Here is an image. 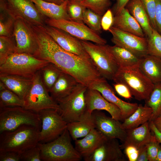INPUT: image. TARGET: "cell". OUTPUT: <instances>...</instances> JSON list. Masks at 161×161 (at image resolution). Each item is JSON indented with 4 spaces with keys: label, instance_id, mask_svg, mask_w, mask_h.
I'll use <instances>...</instances> for the list:
<instances>
[{
    "label": "cell",
    "instance_id": "6da1fadb",
    "mask_svg": "<svg viewBox=\"0 0 161 161\" xmlns=\"http://www.w3.org/2000/svg\"><path fill=\"white\" fill-rule=\"evenodd\" d=\"M35 35L38 49L34 56L47 61L63 71L74 77L80 83L88 87L103 77L90 58L83 57L67 52L54 41L44 28L38 30Z\"/></svg>",
    "mask_w": 161,
    "mask_h": 161
},
{
    "label": "cell",
    "instance_id": "7a4b0ae2",
    "mask_svg": "<svg viewBox=\"0 0 161 161\" xmlns=\"http://www.w3.org/2000/svg\"><path fill=\"white\" fill-rule=\"evenodd\" d=\"M40 131L35 127L25 125L0 133V151H12L21 154L37 145Z\"/></svg>",
    "mask_w": 161,
    "mask_h": 161
},
{
    "label": "cell",
    "instance_id": "3957f363",
    "mask_svg": "<svg viewBox=\"0 0 161 161\" xmlns=\"http://www.w3.org/2000/svg\"><path fill=\"white\" fill-rule=\"evenodd\" d=\"M66 129L58 137L50 142L38 143L43 161H79L82 157L72 145Z\"/></svg>",
    "mask_w": 161,
    "mask_h": 161
},
{
    "label": "cell",
    "instance_id": "277c9868",
    "mask_svg": "<svg viewBox=\"0 0 161 161\" xmlns=\"http://www.w3.org/2000/svg\"><path fill=\"white\" fill-rule=\"evenodd\" d=\"M115 83L126 86L135 99L147 100L153 89L154 84L141 72L139 66L119 69L112 80Z\"/></svg>",
    "mask_w": 161,
    "mask_h": 161
},
{
    "label": "cell",
    "instance_id": "5b68a950",
    "mask_svg": "<svg viewBox=\"0 0 161 161\" xmlns=\"http://www.w3.org/2000/svg\"><path fill=\"white\" fill-rule=\"evenodd\" d=\"M49 62L23 53H15L0 65V73L32 78L36 72Z\"/></svg>",
    "mask_w": 161,
    "mask_h": 161
},
{
    "label": "cell",
    "instance_id": "8992f818",
    "mask_svg": "<svg viewBox=\"0 0 161 161\" xmlns=\"http://www.w3.org/2000/svg\"><path fill=\"white\" fill-rule=\"evenodd\" d=\"M88 87L78 83L69 95L58 102V112L67 123L80 120L88 112L86 101Z\"/></svg>",
    "mask_w": 161,
    "mask_h": 161
},
{
    "label": "cell",
    "instance_id": "52a82bcc",
    "mask_svg": "<svg viewBox=\"0 0 161 161\" xmlns=\"http://www.w3.org/2000/svg\"><path fill=\"white\" fill-rule=\"evenodd\" d=\"M25 125L40 131L41 122L38 114L21 106L0 108V133Z\"/></svg>",
    "mask_w": 161,
    "mask_h": 161
},
{
    "label": "cell",
    "instance_id": "ba28073f",
    "mask_svg": "<svg viewBox=\"0 0 161 161\" xmlns=\"http://www.w3.org/2000/svg\"><path fill=\"white\" fill-rule=\"evenodd\" d=\"M80 41L101 76L106 79L112 80L119 68L108 45L94 44L86 41Z\"/></svg>",
    "mask_w": 161,
    "mask_h": 161
},
{
    "label": "cell",
    "instance_id": "9c48e42d",
    "mask_svg": "<svg viewBox=\"0 0 161 161\" xmlns=\"http://www.w3.org/2000/svg\"><path fill=\"white\" fill-rule=\"evenodd\" d=\"M24 108L38 113L46 109L58 110V103L50 96L43 83L40 70L33 78L31 86L24 99Z\"/></svg>",
    "mask_w": 161,
    "mask_h": 161
},
{
    "label": "cell",
    "instance_id": "30bf717a",
    "mask_svg": "<svg viewBox=\"0 0 161 161\" xmlns=\"http://www.w3.org/2000/svg\"><path fill=\"white\" fill-rule=\"evenodd\" d=\"M41 122L39 143H47L56 139L67 129V123L58 110L48 109L38 113Z\"/></svg>",
    "mask_w": 161,
    "mask_h": 161
},
{
    "label": "cell",
    "instance_id": "8fae6325",
    "mask_svg": "<svg viewBox=\"0 0 161 161\" xmlns=\"http://www.w3.org/2000/svg\"><path fill=\"white\" fill-rule=\"evenodd\" d=\"M45 24L61 29L80 40L92 42L97 44L105 45L107 41L98 33L84 23L65 19H54L46 18Z\"/></svg>",
    "mask_w": 161,
    "mask_h": 161
},
{
    "label": "cell",
    "instance_id": "7c38bea8",
    "mask_svg": "<svg viewBox=\"0 0 161 161\" xmlns=\"http://www.w3.org/2000/svg\"><path fill=\"white\" fill-rule=\"evenodd\" d=\"M108 31L112 35L111 41L114 45L128 50L140 58L148 55L146 37H140L113 27Z\"/></svg>",
    "mask_w": 161,
    "mask_h": 161
},
{
    "label": "cell",
    "instance_id": "4fadbf2b",
    "mask_svg": "<svg viewBox=\"0 0 161 161\" xmlns=\"http://www.w3.org/2000/svg\"><path fill=\"white\" fill-rule=\"evenodd\" d=\"M13 36L16 42V52L34 56L38 46L31 25L21 18H17L14 23Z\"/></svg>",
    "mask_w": 161,
    "mask_h": 161
},
{
    "label": "cell",
    "instance_id": "5bb4252c",
    "mask_svg": "<svg viewBox=\"0 0 161 161\" xmlns=\"http://www.w3.org/2000/svg\"><path fill=\"white\" fill-rule=\"evenodd\" d=\"M8 9L16 18H21L31 25H45L46 18L38 10L30 0H7Z\"/></svg>",
    "mask_w": 161,
    "mask_h": 161
},
{
    "label": "cell",
    "instance_id": "9a60e30c",
    "mask_svg": "<svg viewBox=\"0 0 161 161\" xmlns=\"http://www.w3.org/2000/svg\"><path fill=\"white\" fill-rule=\"evenodd\" d=\"M95 128L107 138H116L122 142L124 140L126 130L123 129L120 121L107 116L100 110L92 113Z\"/></svg>",
    "mask_w": 161,
    "mask_h": 161
},
{
    "label": "cell",
    "instance_id": "2e32d148",
    "mask_svg": "<svg viewBox=\"0 0 161 161\" xmlns=\"http://www.w3.org/2000/svg\"><path fill=\"white\" fill-rule=\"evenodd\" d=\"M118 139L106 138L88 156L85 161H126Z\"/></svg>",
    "mask_w": 161,
    "mask_h": 161
},
{
    "label": "cell",
    "instance_id": "e0dca14e",
    "mask_svg": "<svg viewBox=\"0 0 161 161\" xmlns=\"http://www.w3.org/2000/svg\"><path fill=\"white\" fill-rule=\"evenodd\" d=\"M43 26L47 33L64 49L83 57L90 58L80 40L59 28L46 24Z\"/></svg>",
    "mask_w": 161,
    "mask_h": 161
},
{
    "label": "cell",
    "instance_id": "ac0fdd59",
    "mask_svg": "<svg viewBox=\"0 0 161 161\" xmlns=\"http://www.w3.org/2000/svg\"><path fill=\"white\" fill-rule=\"evenodd\" d=\"M89 87L98 90L106 100L120 109L122 122L131 115L138 107L137 103L127 102L118 97L114 89L105 78L94 83Z\"/></svg>",
    "mask_w": 161,
    "mask_h": 161
},
{
    "label": "cell",
    "instance_id": "d6986e66",
    "mask_svg": "<svg viewBox=\"0 0 161 161\" xmlns=\"http://www.w3.org/2000/svg\"><path fill=\"white\" fill-rule=\"evenodd\" d=\"M87 112L90 113L95 110H105L113 118L122 122L120 109L106 100L98 90L88 87L86 95Z\"/></svg>",
    "mask_w": 161,
    "mask_h": 161
},
{
    "label": "cell",
    "instance_id": "ffe728a7",
    "mask_svg": "<svg viewBox=\"0 0 161 161\" xmlns=\"http://www.w3.org/2000/svg\"><path fill=\"white\" fill-rule=\"evenodd\" d=\"M126 136L120 146L122 150L129 146L138 149L150 141L154 135L152 133L149 121L137 127L126 130Z\"/></svg>",
    "mask_w": 161,
    "mask_h": 161
},
{
    "label": "cell",
    "instance_id": "44dd1931",
    "mask_svg": "<svg viewBox=\"0 0 161 161\" xmlns=\"http://www.w3.org/2000/svg\"><path fill=\"white\" fill-rule=\"evenodd\" d=\"M112 27L140 37H145L140 26L125 7L114 15Z\"/></svg>",
    "mask_w": 161,
    "mask_h": 161
},
{
    "label": "cell",
    "instance_id": "7402d4cb",
    "mask_svg": "<svg viewBox=\"0 0 161 161\" xmlns=\"http://www.w3.org/2000/svg\"><path fill=\"white\" fill-rule=\"evenodd\" d=\"M78 83L74 77L62 71L49 91V93L58 103L69 95Z\"/></svg>",
    "mask_w": 161,
    "mask_h": 161
},
{
    "label": "cell",
    "instance_id": "603a6c76",
    "mask_svg": "<svg viewBox=\"0 0 161 161\" xmlns=\"http://www.w3.org/2000/svg\"><path fill=\"white\" fill-rule=\"evenodd\" d=\"M106 138L94 128L85 137L75 141V147L84 159L89 155Z\"/></svg>",
    "mask_w": 161,
    "mask_h": 161
},
{
    "label": "cell",
    "instance_id": "cb8c5ba5",
    "mask_svg": "<svg viewBox=\"0 0 161 161\" xmlns=\"http://www.w3.org/2000/svg\"><path fill=\"white\" fill-rule=\"evenodd\" d=\"M35 4L39 11L46 18L71 20L67 10V1L57 4L42 0H30Z\"/></svg>",
    "mask_w": 161,
    "mask_h": 161
},
{
    "label": "cell",
    "instance_id": "d4e9b609",
    "mask_svg": "<svg viewBox=\"0 0 161 161\" xmlns=\"http://www.w3.org/2000/svg\"><path fill=\"white\" fill-rule=\"evenodd\" d=\"M32 78L0 73V80L6 88L24 100L32 82Z\"/></svg>",
    "mask_w": 161,
    "mask_h": 161
},
{
    "label": "cell",
    "instance_id": "484cf974",
    "mask_svg": "<svg viewBox=\"0 0 161 161\" xmlns=\"http://www.w3.org/2000/svg\"><path fill=\"white\" fill-rule=\"evenodd\" d=\"M142 28L147 38L152 33V28L147 13L140 0H130L125 6Z\"/></svg>",
    "mask_w": 161,
    "mask_h": 161
},
{
    "label": "cell",
    "instance_id": "4316f807",
    "mask_svg": "<svg viewBox=\"0 0 161 161\" xmlns=\"http://www.w3.org/2000/svg\"><path fill=\"white\" fill-rule=\"evenodd\" d=\"M139 68L154 84L161 82V59L150 55L143 58Z\"/></svg>",
    "mask_w": 161,
    "mask_h": 161
},
{
    "label": "cell",
    "instance_id": "83f0119b",
    "mask_svg": "<svg viewBox=\"0 0 161 161\" xmlns=\"http://www.w3.org/2000/svg\"><path fill=\"white\" fill-rule=\"evenodd\" d=\"M108 47L119 68L139 66L142 58L138 57L123 48L116 45H108Z\"/></svg>",
    "mask_w": 161,
    "mask_h": 161
},
{
    "label": "cell",
    "instance_id": "f1b7e54d",
    "mask_svg": "<svg viewBox=\"0 0 161 161\" xmlns=\"http://www.w3.org/2000/svg\"><path fill=\"white\" fill-rule=\"evenodd\" d=\"M94 128L95 124L92 113L89 112L80 120L67 124V129L74 141L85 137Z\"/></svg>",
    "mask_w": 161,
    "mask_h": 161
},
{
    "label": "cell",
    "instance_id": "f546056e",
    "mask_svg": "<svg viewBox=\"0 0 161 161\" xmlns=\"http://www.w3.org/2000/svg\"><path fill=\"white\" fill-rule=\"evenodd\" d=\"M152 112V109L145 103L144 106L139 104L135 112L121 123L122 128L126 130L136 128L150 121Z\"/></svg>",
    "mask_w": 161,
    "mask_h": 161
},
{
    "label": "cell",
    "instance_id": "4dcf8cb0",
    "mask_svg": "<svg viewBox=\"0 0 161 161\" xmlns=\"http://www.w3.org/2000/svg\"><path fill=\"white\" fill-rule=\"evenodd\" d=\"M16 18L8 9L7 0H0V36H13Z\"/></svg>",
    "mask_w": 161,
    "mask_h": 161
},
{
    "label": "cell",
    "instance_id": "1f68e13d",
    "mask_svg": "<svg viewBox=\"0 0 161 161\" xmlns=\"http://www.w3.org/2000/svg\"><path fill=\"white\" fill-rule=\"evenodd\" d=\"M40 71L44 85L49 92L62 71L50 62L41 68Z\"/></svg>",
    "mask_w": 161,
    "mask_h": 161
},
{
    "label": "cell",
    "instance_id": "d6a6232c",
    "mask_svg": "<svg viewBox=\"0 0 161 161\" xmlns=\"http://www.w3.org/2000/svg\"><path fill=\"white\" fill-rule=\"evenodd\" d=\"M145 101V104L153 110L150 121H153L161 114V82L154 84L150 95Z\"/></svg>",
    "mask_w": 161,
    "mask_h": 161
},
{
    "label": "cell",
    "instance_id": "836d02e7",
    "mask_svg": "<svg viewBox=\"0 0 161 161\" xmlns=\"http://www.w3.org/2000/svg\"><path fill=\"white\" fill-rule=\"evenodd\" d=\"M14 106L24 107V100L7 88L0 90V108Z\"/></svg>",
    "mask_w": 161,
    "mask_h": 161
},
{
    "label": "cell",
    "instance_id": "e575fe53",
    "mask_svg": "<svg viewBox=\"0 0 161 161\" xmlns=\"http://www.w3.org/2000/svg\"><path fill=\"white\" fill-rule=\"evenodd\" d=\"M16 52V44L14 37L0 36V65L10 55Z\"/></svg>",
    "mask_w": 161,
    "mask_h": 161
},
{
    "label": "cell",
    "instance_id": "d590c367",
    "mask_svg": "<svg viewBox=\"0 0 161 161\" xmlns=\"http://www.w3.org/2000/svg\"><path fill=\"white\" fill-rule=\"evenodd\" d=\"M101 18V16L89 9L86 8L83 10V20L84 23L97 33L100 32L102 28Z\"/></svg>",
    "mask_w": 161,
    "mask_h": 161
},
{
    "label": "cell",
    "instance_id": "8d00e7d4",
    "mask_svg": "<svg viewBox=\"0 0 161 161\" xmlns=\"http://www.w3.org/2000/svg\"><path fill=\"white\" fill-rule=\"evenodd\" d=\"M147 38L148 55L161 59V35L153 29L151 35Z\"/></svg>",
    "mask_w": 161,
    "mask_h": 161
},
{
    "label": "cell",
    "instance_id": "74e56055",
    "mask_svg": "<svg viewBox=\"0 0 161 161\" xmlns=\"http://www.w3.org/2000/svg\"><path fill=\"white\" fill-rule=\"evenodd\" d=\"M85 8L80 2L70 1H67V12L71 21L84 23L83 13Z\"/></svg>",
    "mask_w": 161,
    "mask_h": 161
},
{
    "label": "cell",
    "instance_id": "f35d334b",
    "mask_svg": "<svg viewBox=\"0 0 161 161\" xmlns=\"http://www.w3.org/2000/svg\"><path fill=\"white\" fill-rule=\"evenodd\" d=\"M80 3L86 8L102 16L108 9L110 1V0H84Z\"/></svg>",
    "mask_w": 161,
    "mask_h": 161
},
{
    "label": "cell",
    "instance_id": "ab89813d",
    "mask_svg": "<svg viewBox=\"0 0 161 161\" xmlns=\"http://www.w3.org/2000/svg\"><path fill=\"white\" fill-rule=\"evenodd\" d=\"M149 17L152 28L156 30L155 16L156 7V0H140Z\"/></svg>",
    "mask_w": 161,
    "mask_h": 161
},
{
    "label": "cell",
    "instance_id": "60d3db41",
    "mask_svg": "<svg viewBox=\"0 0 161 161\" xmlns=\"http://www.w3.org/2000/svg\"><path fill=\"white\" fill-rule=\"evenodd\" d=\"M21 160L23 161H42L40 150L37 145L21 153Z\"/></svg>",
    "mask_w": 161,
    "mask_h": 161
},
{
    "label": "cell",
    "instance_id": "b9f144b4",
    "mask_svg": "<svg viewBox=\"0 0 161 161\" xmlns=\"http://www.w3.org/2000/svg\"><path fill=\"white\" fill-rule=\"evenodd\" d=\"M160 144L154 135L151 140L146 144L149 161H156Z\"/></svg>",
    "mask_w": 161,
    "mask_h": 161
},
{
    "label": "cell",
    "instance_id": "7bdbcfd3",
    "mask_svg": "<svg viewBox=\"0 0 161 161\" xmlns=\"http://www.w3.org/2000/svg\"><path fill=\"white\" fill-rule=\"evenodd\" d=\"M114 16L112 11L108 9L103 16L101 20V27L105 31H108L112 26Z\"/></svg>",
    "mask_w": 161,
    "mask_h": 161
},
{
    "label": "cell",
    "instance_id": "ee69618b",
    "mask_svg": "<svg viewBox=\"0 0 161 161\" xmlns=\"http://www.w3.org/2000/svg\"><path fill=\"white\" fill-rule=\"evenodd\" d=\"M114 89L116 92L120 96L128 100L131 99L132 95L128 88L125 85L115 83L113 84Z\"/></svg>",
    "mask_w": 161,
    "mask_h": 161
},
{
    "label": "cell",
    "instance_id": "f6af8a7d",
    "mask_svg": "<svg viewBox=\"0 0 161 161\" xmlns=\"http://www.w3.org/2000/svg\"><path fill=\"white\" fill-rule=\"evenodd\" d=\"M21 154L12 151H0V161H19Z\"/></svg>",
    "mask_w": 161,
    "mask_h": 161
},
{
    "label": "cell",
    "instance_id": "bcb514c9",
    "mask_svg": "<svg viewBox=\"0 0 161 161\" xmlns=\"http://www.w3.org/2000/svg\"><path fill=\"white\" fill-rule=\"evenodd\" d=\"M124 150V153L129 161H137L139 154L137 148L133 146H129Z\"/></svg>",
    "mask_w": 161,
    "mask_h": 161
},
{
    "label": "cell",
    "instance_id": "7dc6e473",
    "mask_svg": "<svg viewBox=\"0 0 161 161\" xmlns=\"http://www.w3.org/2000/svg\"><path fill=\"white\" fill-rule=\"evenodd\" d=\"M156 2L155 16L156 30L161 35V0H156Z\"/></svg>",
    "mask_w": 161,
    "mask_h": 161
},
{
    "label": "cell",
    "instance_id": "c3c4849f",
    "mask_svg": "<svg viewBox=\"0 0 161 161\" xmlns=\"http://www.w3.org/2000/svg\"><path fill=\"white\" fill-rule=\"evenodd\" d=\"M138 149L139 154L137 161H149L146 144L140 147Z\"/></svg>",
    "mask_w": 161,
    "mask_h": 161
},
{
    "label": "cell",
    "instance_id": "681fc988",
    "mask_svg": "<svg viewBox=\"0 0 161 161\" xmlns=\"http://www.w3.org/2000/svg\"><path fill=\"white\" fill-rule=\"evenodd\" d=\"M116 3L113 7V12L115 15L122 9L125 8L130 0H114Z\"/></svg>",
    "mask_w": 161,
    "mask_h": 161
},
{
    "label": "cell",
    "instance_id": "f907efd6",
    "mask_svg": "<svg viewBox=\"0 0 161 161\" xmlns=\"http://www.w3.org/2000/svg\"><path fill=\"white\" fill-rule=\"evenodd\" d=\"M149 122L150 128L153 134L157 140L161 144V132L156 128L152 121H149Z\"/></svg>",
    "mask_w": 161,
    "mask_h": 161
},
{
    "label": "cell",
    "instance_id": "816d5d0a",
    "mask_svg": "<svg viewBox=\"0 0 161 161\" xmlns=\"http://www.w3.org/2000/svg\"><path fill=\"white\" fill-rule=\"evenodd\" d=\"M152 121L156 128L161 132V114Z\"/></svg>",
    "mask_w": 161,
    "mask_h": 161
},
{
    "label": "cell",
    "instance_id": "f5cc1de1",
    "mask_svg": "<svg viewBox=\"0 0 161 161\" xmlns=\"http://www.w3.org/2000/svg\"><path fill=\"white\" fill-rule=\"evenodd\" d=\"M43 1L53 3L57 4H61L63 3L65 1L64 0H42Z\"/></svg>",
    "mask_w": 161,
    "mask_h": 161
},
{
    "label": "cell",
    "instance_id": "db71d44e",
    "mask_svg": "<svg viewBox=\"0 0 161 161\" xmlns=\"http://www.w3.org/2000/svg\"><path fill=\"white\" fill-rule=\"evenodd\" d=\"M156 161H161V145L160 144L158 148Z\"/></svg>",
    "mask_w": 161,
    "mask_h": 161
},
{
    "label": "cell",
    "instance_id": "11a10c76",
    "mask_svg": "<svg viewBox=\"0 0 161 161\" xmlns=\"http://www.w3.org/2000/svg\"><path fill=\"white\" fill-rule=\"evenodd\" d=\"M84 0H69V1H76V2H79L80 3H81V2H82Z\"/></svg>",
    "mask_w": 161,
    "mask_h": 161
},
{
    "label": "cell",
    "instance_id": "9f6ffc18",
    "mask_svg": "<svg viewBox=\"0 0 161 161\" xmlns=\"http://www.w3.org/2000/svg\"><path fill=\"white\" fill-rule=\"evenodd\" d=\"M64 1H68L69 0H64Z\"/></svg>",
    "mask_w": 161,
    "mask_h": 161
}]
</instances>
